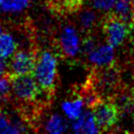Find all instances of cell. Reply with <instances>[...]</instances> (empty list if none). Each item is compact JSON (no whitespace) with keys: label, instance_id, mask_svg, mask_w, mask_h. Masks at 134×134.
Wrapping results in <instances>:
<instances>
[{"label":"cell","instance_id":"cell-1","mask_svg":"<svg viewBox=\"0 0 134 134\" xmlns=\"http://www.w3.org/2000/svg\"><path fill=\"white\" fill-rule=\"evenodd\" d=\"M34 74L42 92L49 97L53 96L57 80V59L55 55L50 51L40 53L36 59Z\"/></svg>","mask_w":134,"mask_h":134},{"label":"cell","instance_id":"cell-2","mask_svg":"<svg viewBox=\"0 0 134 134\" xmlns=\"http://www.w3.org/2000/svg\"><path fill=\"white\" fill-rule=\"evenodd\" d=\"M101 25L107 43L114 47L122 45L133 31L129 24L118 18L113 12L105 15Z\"/></svg>","mask_w":134,"mask_h":134},{"label":"cell","instance_id":"cell-3","mask_svg":"<svg viewBox=\"0 0 134 134\" xmlns=\"http://www.w3.org/2000/svg\"><path fill=\"white\" fill-rule=\"evenodd\" d=\"M119 71L115 64L107 67L96 68L90 76L88 83L98 93H115L119 87Z\"/></svg>","mask_w":134,"mask_h":134},{"label":"cell","instance_id":"cell-4","mask_svg":"<svg viewBox=\"0 0 134 134\" xmlns=\"http://www.w3.org/2000/svg\"><path fill=\"white\" fill-rule=\"evenodd\" d=\"M100 132H109L115 128L120 119V111L113 100L101 99L91 108Z\"/></svg>","mask_w":134,"mask_h":134},{"label":"cell","instance_id":"cell-5","mask_svg":"<svg viewBox=\"0 0 134 134\" xmlns=\"http://www.w3.org/2000/svg\"><path fill=\"white\" fill-rule=\"evenodd\" d=\"M10 80L14 96L22 102L30 103L34 101L42 92L36 79L30 75L14 76Z\"/></svg>","mask_w":134,"mask_h":134},{"label":"cell","instance_id":"cell-6","mask_svg":"<svg viewBox=\"0 0 134 134\" xmlns=\"http://www.w3.org/2000/svg\"><path fill=\"white\" fill-rule=\"evenodd\" d=\"M36 53L31 50H20L11 56V60L8 63L7 74L11 78L18 75H30L32 74L36 64Z\"/></svg>","mask_w":134,"mask_h":134},{"label":"cell","instance_id":"cell-7","mask_svg":"<svg viewBox=\"0 0 134 134\" xmlns=\"http://www.w3.org/2000/svg\"><path fill=\"white\" fill-rule=\"evenodd\" d=\"M60 46L64 55L69 58H74L79 53L81 49L80 39L74 26L66 25L63 26L60 34Z\"/></svg>","mask_w":134,"mask_h":134},{"label":"cell","instance_id":"cell-8","mask_svg":"<svg viewBox=\"0 0 134 134\" xmlns=\"http://www.w3.org/2000/svg\"><path fill=\"white\" fill-rule=\"evenodd\" d=\"M115 47L111 44L98 45L92 52L87 56L91 65L95 68L107 67L115 64Z\"/></svg>","mask_w":134,"mask_h":134},{"label":"cell","instance_id":"cell-9","mask_svg":"<svg viewBox=\"0 0 134 134\" xmlns=\"http://www.w3.org/2000/svg\"><path fill=\"white\" fill-rule=\"evenodd\" d=\"M71 129L75 133H97L100 132L96 119L92 111H86L71 123Z\"/></svg>","mask_w":134,"mask_h":134},{"label":"cell","instance_id":"cell-10","mask_svg":"<svg viewBox=\"0 0 134 134\" xmlns=\"http://www.w3.org/2000/svg\"><path fill=\"white\" fill-rule=\"evenodd\" d=\"M84 102L79 96L74 100H67L62 103V109L64 114L67 115L68 119L75 120L82 115V108Z\"/></svg>","mask_w":134,"mask_h":134},{"label":"cell","instance_id":"cell-11","mask_svg":"<svg viewBox=\"0 0 134 134\" xmlns=\"http://www.w3.org/2000/svg\"><path fill=\"white\" fill-rule=\"evenodd\" d=\"M68 123L62 115L58 114L50 115L44 125L45 131L53 134L64 133L68 130Z\"/></svg>","mask_w":134,"mask_h":134},{"label":"cell","instance_id":"cell-12","mask_svg":"<svg viewBox=\"0 0 134 134\" xmlns=\"http://www.w3.org/2000/svg\"><path fill=\"white\" fill-rule=\"evenodd\" d=\"M113 9V13L118 18L130 25L132 16V0H115Z\"/></svg>","mask_w":134,"mask_h":134},{"label":"cell","instance_id":"cell-13","mask_svg":"<svg viewBox=\"0 0 134 134\" xmlns=\"http://www.w3.org/2000/svg\"><path fill=\"white\" fill-rule=\"evenodd\" d=\"M98 22V15L92 9H83L78 14V24L83 31L93 30Z\"/></svg>","mask_w":134,"mask_h":134},{"label":"cell","instance_id":"cell-14","mask_svg":"<svg viewBox=\"0 0 134 134\" xmlns=\"http://www.w3.org/2000/svg\"><path fill=\"white\" fill-rule=\"evenodd\" d=\"M17 50V42L10 34L2 32L0 34V57L5 59L10 57Z\"/></svg>","mask_w":134,"mask_h":134},{"label":"cell","instance_id":"cell-15","mask_svg":"<svg viewBox=\"0 0 134 134\" xmlns=\"http://www.w3.org/2000/svg\"><path fill=\"white\" fill-rule=\"evenodd\" d=\"M30 2V0H0V9L8 14H19L29 7Z\"/></svg>","mask_w":134,"mask_h":134},{"label":"cell","instance_id":"cell-16","mask_svg":"<svg viewBox=\"0 0 134 134\" xmlns=\"http://www.w3.org/2000/svg\"><path fill=\"white\" fill-rule=\"evenodd\" d=\"M26 131L19 121H11L5 115L0 113V133H21Z\"/></svg>","mask_w":134,"mask_h":134},{"label":"cell","instance_id":"cell-17","mask_svg":"<svg viewBox=\"0 0 134 134\" xmlns=\"http://www.w3.org/2000/svg\"><path fill=\"white\" fill-rule=\"evenodd\" d=\"M88 2L97 11L109 12L114 8L115 0H88Z\"/></svg>","mask_w":134,"mask_h":134},{"label":"cell","instance_id":"cell-18","mask_svg":"<svg viewBox=\"0 0 134 134\" xmlns=\"http://www.w3.org/2000/svg\"><path fill=\"white\" fill-rule=\"evenodd\" d=\"M11 80L9 76L1 77L0 76V102L7 101L11 92Z\"/></svg>","mask_w":134,"mask_h":134},{"label":"cell","instance_id":"cell-19","mask_svg":"<svg viewBox=\"0 0 134 134\" xmlns=\"http://www.w3.org/2000/svg\"><path fill=\"white\" fill-rule=\"evenodd\" d=\"M98 45L99 44H98V42H97L96 38L94 37L93 35L89 34V35H87V36L84 38V40L82 42V45H81L82 52H83V54H84L85 56H88Z\"/></svg>","mask_w":134,"mask_h":134},{"label":"cell","instance_id":"cell-20","mask_svg":"<svg viewBox=\"0 0 134 134\" xmlns=\"http://www.w3.org/2000/svg\"><path fill=\"white\" fill-rule=\"evenodd\" d=\"M8 69V64L5 61V58L3 57H0V76H3L6 75V71Z\"/></svg>","mask_w":134,"mask_h":134},{"label":"cell","instance_id":"cell-21","mask_svg":"<svg viewBox=\"0 0 134 134\" xmlns=\"http://www.w3.org/2000/svg\"><path fill=\"white\" fill-rule=\"evenodd\" d=\"M130 26L132 30L134 31V0H132V16H131V22Z\"/></svg>","mask_w":134,"mask_h":134},{"label":"cell","instance_id":"cell-22","mask_svg":"<svg viewBox=\"0 0 134 134\" xmlns=\"http://www.w3.org/2000/svg\"><path fill=\"white\" fill-rule=\"evenodd\" d=\"M3 32V26H2V24L0 22V34Z\"/></svg>","mask_w":134,"mask_h":134},{"label":"cell","instance_id":"cell-23","mask_svg":"<svg viewBox=\"0 0 134 134\" xmlns=\"http://www.w3.org/2000/svg\"><path fill=\"white\" fill-rule=\"evenodd\" d=\"M133 131H134V113H133Z\"/></svg>","mask_w":134,"mask_h":134},{"label":"cell","instance_id":"cell-24","mask_svg":"<svg viewBox=\"0 0 134 134\" xmlns=\"http://www.w3.org/2000/svg\"><path fill=\"white\" fill-rule=\"evenodd\" d=\"M0 113H1V110H0Z\"/></svg>","mask_w":134,"mask_h":134}]
</instances>
